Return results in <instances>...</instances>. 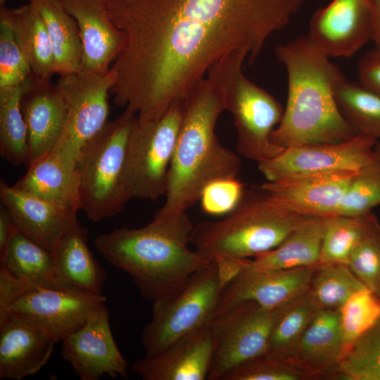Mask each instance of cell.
Masks as SVG:
<instances>
[{"label": "cell", "mask_w": 380, "mask_h": 380, "mask_svg": "<svg viewBox=\"0 0 380 380\" xmlns=\"http://www.w3.org/2000/svg\"><path fill=\"white\" fill-rule=\"evenodd\" d=\"M125 37L111 65L114 104L141 121L160 118L225 56L253 63L305 0H103Z\"/></svg>", "instance_id": "6da1fadb"}, {"label": "cell", "mask_w": 380, "mask_h": 380, "mask_svg": "<svg viewBox=\"0 0 380 380\" xmlns=\"http://www.w3.org/2000/svg\"><path fill=\"white\" fill-rule=\"evenodd\" d=\"M288 77V96L281 122L272 134L282 148L350 140L357 134L342 115L335 90L346 79L340 68L318 50L308 35L274 49Z\"/></svg>", "instance_id": "7a4b0ae2"}, {"label": "cell", "mask_w": 380, "mask_h": 380, "mask_svg": "<svg viewBox=\"0 0 380 380\" xmlns=\"http://www.w3.org/2000/svg\"><path fill=\"white\" fill-rule=\"evenodd\" d=\"M194 226L186 212L154 215L143 227L115 228L98 235L94 244L110 264L132 277L144 299L154 301L212 262L189 248Z\"/></svg>", "instance_id": "3957f363"}, {"label": "cell", "mask_w": 380, "mask_h": 380, "mask_svg": "<svg viewBox=\"0 0 380 380\" xmlns=\"http://www.w3.org/2000/svg\"><path fill=\"white\" fill-rule=\"evenodd\" d=\"M225 111L220 89L207 77L182 101V117L168 172L163 205L155 213L168 216L186 212L212 182L236 177L241 158L222 145L215 132Z\"/></svg>", "instance_id": "277c9868"}, {"label": "cell", "mask_w": 380, "mask_h": 380, "mask_svg": "<svg viewBox=\"0 0 380 380\" xmlns=\"http://www.w3.org/2000/svg\"><path fill=\"white\" fill-rule=\"evenodd\" d=\"M303 217L284 209L261 185L253 186L222 219L194 225L190 244L212 262L249 259L278 246Z\"/></svg>", "instance_id": "5b68a950"}, {"label": "cell", "mask_w": 380, "mask_h": 380, "mask_svg": "<svg viewBox=\"0 0 380 380\" xmlns=\"http://www.w3.org/2000/svg\"><path fill=\"white\" fill-rule=\"evenodd\" d=\"M246 60L244 53H231L214 63L206 74L222 91L225 110L232 116L237 152L259 164L272 159L284 149L274 144L271 137L284 109L274 97L244 75Z\"/></svg>", "instance_id": "8992f818"}, {"label": "cell", "mask_w": 380, "mask_h": 380, "mask_svg": "<svg viewBox=\"0 0 380 380\" xmlns=\"http://www.w3.org/2000/svg\"><path fill=\"white\" fill-rule=\"evenodd\" d=\"M137 118L125 108L108 121L80 155L76 168L80 210L93 222L119 214L129 201L122 179L129 136Z\"/></svg>", "instance_id": "52a82bcc"}, {"label": "cell", "mask_w": 380, "mask_h": 380, "mask_svg": "<svg viewBox=\"0 0 380 380\" xmlns=\"http://www.w3.org/2000/svg\"><path fill=\"white\" fill-rule=\"evenodd\" d=\"M222 286L219 266L213 261L173 293L153 301L152 318L141 336L145 355H156L208 325L215 314Z\"/></svg>", "instance_id": "ba28073f"}, {"label": "cell", "mask_w": 380, "mask_h": 380, "mask_svg": "<svg viewBox=\"0 0 380 380\" xmlns=\"http://www.w3.org/2000/svg\"><path fill=\"white\" fill-rule=\"evenodd\" d=\"M182 117V101L158 120L137 118L129 136L122 179L129 200L165 196Z\"/></svg>", "instance_id": "9c48e42d"}, {"label": "cell", "mask_w": 380, "mask_h": 380, "mask_svg": "<svg viewBox=\"0 0 380 380\" xmlns=\"http://www.w3.org/2000/svg\"><path fill=\"white\" fill-rule=\"evenodd\" d=\"M278 309L243 300L215 313L208 324L212 355L207 379L220 380L233 367L264 355Z\"/></svg>", "instance_id": "30bf717a"}, {"label": "cell", "mask_w": 380, "mask_h": 380, "mask_svg": "<svg viewBox=\"0 0 380 380\" xmlns=\"http://www.w3.org/2000/svg\"><path fill=\"white\" fill-rule=\"evenodd\" d=\"M114 83L110 69L103 74L80 71L59 77L56 83L67 115L63 133L51 151L70 166L76 168L83 148L108 122V95Z\"/></svg>", "instance_id": "8fae6325"}, {"label": "cell", "mask_w": 380, "mask_h": 380, "mask_svg": "<svg viewBox=\"0 0 380 380\" xmlns=\"http://www.w3.org/2000/svg\"><path fill=\"white\" fill-rule=\"evenodd\" d=\"M377 141L357 134L340 143L284 148L272 159L258 164V170L269 182L312 172L358 171L377 159Z\"/></svg>", "instance_id": "7c38bea8"}, {"label": "cell", "mask_w": 380, "mask_h": 380, "mask_svg": "<svg viewBox=\"0 0 380 380\" xmlns=\"http://www.w3.org/2000/svg\"><path fill=\"white\" fill-rule=\"evenodd\" d=\"M374 35L369 0H331L318 8L309 22L308 37L331 58L351 57Z\"/></svg>", "instance_id": "4fadbf2b"}, {"label": "cell", "mask_w": 380, "mask_h": 380, "mask_svg": "<svg viewBox=\"0 0 380 380\" xmlns=\"http://www.w3.org/2000/svg\"><path fill=\"white\" fill-rule=\"evenodd\" d=\"M61 354L82 380L128 376V362L113 339L106 303L89 316L77 331L62 340Z\"/></svg>", "instance_id": "5bb4252c"}, {"label": "cell", "mask_w": 380, "mask_h": 380, "mask_svg": "<svg viewBox=\"0 0 380 380\" xmlns=\"http://www.w3.org/2000/svg\"><path fill=\"white\" fill-rule=\"evenodd\" d=\"M106 302L103 294L37 286L16 299L7 315L15 312L32 318L57 343L80 329Z\"/></svg>", "instance_id": "9a60e30c"}, {"label": "cell", "mask_w": 380, "mask_h": 380, "mask_svg": "<svg viewBox=\"0 0 380 380\" xmlns=\"http://www.w3.org/2000/svg\"><path fill=\"white\" fill-rule=\"evenodd\" d=\"M357 171L312 172L284 177L261 186L279 205L305 217L335 215L346 191Z\"/></svg>", "instance_id": "2e32d148"}, {"label": "cell", "mask_w": 380, "mask_h": 380, "mask_svg": "<svg viewBox=\"0 0 380 380\" xmlns=\"http://www.w3.org/2000/svg\"><path fill=\"white\" fill-rule=\"evenodd\" d=\"M315 266L267 270L241 267L222 286L215 314L243 300L267 309L280 308L307 291Z\"/></svg>", "instance_id": "e0dca14e"}, {"label": "cell", "mask_w": 380, "mask_h": 380, "mask_svg": "<svg viewBox=\"0 0 380 380\" xmlns=\"http://www.w3.org/2000/svg\"><path fill=\"white\" fill-rule=\"evenodd\" d=\"M56 343L34 319L9 312L0 321V379L20 380L37 373Z\"/></svg>", "instance_id": "ac0fdd59"}, {"label": "cell", "mask_w": 380, "mask_h": 380, "mask_svg": "<svg viewBox=\"0 0 380 380\" xmlns=\"http://www.w3.org/2000/svg\"><path fill=\"white\" fill-rule=\"evenodd\" d=\"M76 20L82 43L81 71L108 72L122 51L125 37L112 22L103 0H61Z\"/></svg>", "instance_id": "d6986e66"}, {"label": "cell", "mask_w": 380, "mask_h": 380, "mask_svg": "<svg viewBox=\"0 0 380 380\" xmlns=\"http://www.w3.org/2000/svg\"><path fill=\"white\" fill-rule=\"evenodd\" d=\"M211 355L208 324L156 355L137 360L131 369L144 380H204L208 378Z\"/></svg>", "instance_id": "ffe728a7"}, {"label": "cell", "mask_w": 380, "mask_h": 380, "mask_svg": "<svg viewBox=\"0 0 380 380\" xmlns=\"http://www.w3.org/2000/svg\"><path fill=\"white\" fill-rule=\"evenodd\" d=\"M21 110L28 132L29 166L54 148L64 129L67 109L56 84L33 74L22 96Z\"/></svg>", "instance_id": "44dd1931"}, {"label": "cell", "mask_w": 380, "mask_h": 380, "mask_svg": "<svg viewBox=\"0 0 380 380\" xmlns=\"http://www.w3.org/2000/svg\"><path fill=\"white\" fill-rule=\"evenodd\" d=\"M2 204L16 228L52 253L58 239L77 213L66 210L32 194L0 182Z\"/></svg>", "instance_id": "7402d4cb"}, {"label": "cell", "mask_w": 380, "mask_h": 380, "mask_svg": "<svg viewBox=\"0 0 380 380\" xmlns=\"http://www.w3.org/2000/svg\"><path fill=\"white\" fill-rule=\"evenodd\" d=\"M344 355L338 310H319L289 360L308 379L332 377Z\"/></svg>", "instance_id": "603a6c76"}, {"label": "cell", "mask_w": 380, "mask_h": 380, "mask_svg": "<svg viewBox=\"0 0 380 380\" xmlns=\"http://www.w3.org/2000/svg\"><path fill=\"white\" fill-rule=\"evenodd\" d=\"M52 253L58 279L65 289L103 294L106 272L87 246V230L76 217Z\"/></svg>", "instance_id": "cb8c5ba5"}, {"label": "cell", "mask_w": 380, "mask_h": 380, "mask_svg": "<svg viewBox=\"0 0 380 380\" xmlns=\"http://www.w3.org/2000/svg\"><path fill=\"white\" fill-rule=\"evenodd\" d=\"M326 217H303L278 246L252 259H246L242 268L289 270L317 265Z\"/></svg>", "instance_id": "d4e9b609"}, {"label": "cell", "mask_w": 380, "mask_h": 380, "mask_svg": "<svg viewBox=\"0 0 380 380\" xmlns=\"http://www.w3.org/2000/svg\"><path fill=\"white\" fill-rule=\"evenodd\" d=\"M13 186L70 212L80 210V182L77 168L53 151L28 167Z\"/></svg>", "instance_id": "484cf974"}, {"label": "cell", "mask_w": 380, "mask_h": 380, "mask_svg": "<svg viewBox=\"0 0 380 380\" xmlns=\"http://www.w3.org/2000/svg\"><path fill=\"white\" fill-rule=\"evenodd\" d=\"M0 19L11 27L32 73L42 80L55 75L53 56L44 20L33 2L15 8L1 6Z\"/></svg>", "instance_id": "4316f807"}, {"label": "cell", "mask_w": 380, "mask_h": 380, "mask_svg": "<svg viewBox=\"0 0 380 380\" xmlns=\"http://www.w3.org/2000/svg\"><path fill=\"white\" fill-rule=\"evenodd\" d=\"M47 30L53 56L54 73L59 77L81 71L82 43L75 18L61 0H32Z\"/></svg>", "instance_id": "83f0119b"}, {"label": "cell", "mask_w": 380, "mask_h": 380, "mask_svg": "<svg viewBox=\"0 0 380 380\" xmlns=\"http://www.w3.org/2000/svg\"><path fill=\"white\" fill-rule=\"evenodd\" d=\"M0 261L17 278L44 288L65 289L58 279L53 253L18 229Z\"/></svg>", "instance_id": "f1b7e54d"}, {"label": "cell", "mask_w": 380, "mask_h": 380, "mask_svg": "<svg viewBox=\"0 0 380 380\" xmlns=\"http://www.w3.org/2000/svg\"><path fill=\"white\" fill-rule=\"evenodd\" d=\"M32 79L33 73L20 84L0 87V153L5 160L15 166L29 165L28 132L21 99Z\"/></svg>", "instance_id": "f546056e"}, {"label": "cell", "mask_w": 380, "mask_h": 380, "mask_svg": "<svg viewBox=\"0 0 380 380\" xmlns=\"http://www.w3.org/2000/svg\"><path fill=\"white\" fill-rule=\"evenodd\" d=\"M317 310L307 292L279 308L264 355L289 362Z\"/></svg>", "instance_id": "4dcf8cb0"}, {"label": "cell", "mask_w": 380, "mask_h": 380, "mask_svg": "<svg viewBox=\"0 0 380 380\" xmlns=\"http://www.w3.org/2000/svg\"><path fill=\"white\" fill-rule=\"evenodd\" d=\"M378 223L372 212L355 216L327 217L319 263L348 265L353 250Z\"/></svg>", "instance_id": "1f68e13d"}, {"label": "cell", "mask_w": 380, "mask_h": 380, "mask_svg": "<svg viewBox=\"0 0 380 380\" xmlns=\"http://www.w3.org/2000/svg\"><path fill=\"white\" fill-rule=\"evenodd\" d=\"M338 108L357 134L380 140V93L346 78L336 88Z\"/></svg>", "instance_id": "d6a6232c"}, {"label": "cell", "mask_w": 380, "mask_h": 380, "mask_svg": "<svg viewBox=\"0 0 380 380\" xmlns=\"http://www.w3.org/2000/svg\"><path fill=\"white\" fill-rule=\"evenodd\" d=\"M364 287L348 265L318 263L306 292L318 310H338L352 294Z\"/></svg>", "instance_id": "836d02e7"}, {"label": "cell", "mask_w": 380, "mask_h": 380, "mask_svg": "<svg viewBox=\"0 0 380 380\" xmlns=\"http://www.w3.org/2000/svg\"><path fill=\"white\" fill-rule=\"evenodd\" d=\"M331 378L380 380V317L346 353Z\"/></svg>", "instance_id": "e575fe53"}, {"label": "cell", "mask_w": 380, "mask_h": 380, "mask_svg": "<svg viewBox=\"0 0 380 380\" xmlns=\"http://www.w3.org/2000/svg\"><path fill=\"white\" fill-rule=\"evenodd\" d=\"M338 310L345 355L380 317V298L364 287L352 294Z\"/></svg>", "instance_id": "d590c367"}, {"label": "cell", "mask_w": 380, "mask_h": 380, "mask_svg": "<svg viewBox=\"0 0 380 380\" xmlns=\"http://www.w3.org/2000/svg\"><path fill=\"white\" fill-rule=\"evenodd\" d=\"M379 205L380 160L377 158L355 173L334 215H361Z\"/></svg>", "instance_id": "8d00e7d4"}, {"label": "cell", "mask_w": 380, "mask_h": 380, "mask_svg": "<svg viewBox=\"0 0 380 380\" xmlns=\"http://www.w3.org/2000/svg\"><path fill=\"white\" fill-rule=\"evenodd\" d=\"M348 265L364 286L380 298L379 223L353 250Z\"/></svg>", "instance_id": "74e56055"}, {"label": "cell", "mask_w": 380, "mask_h": 380, "mask_svg": "<svg viewBox=\"0 0 380 380\" xmlns=\"http://www.w3.org/2000/svg\"><path fill=\"white\" fill-rule=\"evenodd\" d=\"M304 379L308 378L291 362L262 355L233 367L220 380Z\"/></svg>", "instance_id": "f35d334b"}, {"label": "cell", "mask_w": 380, "mask_h": 380, "mask_svg": "<svg viewBox=\"0 0 380 380\" xmlns=\"http://www.w3.org/2000/svg\"><path fill=\"white\" fill-rule=\"evenodd\" d=\"M32 73L11 27L0 19V87L20 84Z\"/></svg>", "instance_id": "ab89813d"}, {"label": "cell", "mask_w": 380, "mask_h": 380, "mask_svg": "<svg viewBox=\"0 0 380 380\" xmlns=\"http://www.w3.org/2000/svg\"><path fill=\"white\" fill-rule=\"evenodd\" d=\"M244 191V184L236 177L220 179L205 188L199 201L205 213L225 215L236 207Z\"/></svg>", "instance_id": "60d3db41"}, {"label": "cell", "mask_w": 380, "mask_h": 380, "mask_svg": "<svg viewBox=\"0 0 380 380\" xmlns=\"http://www.w3.org/2000/svg\"><path fill=\"white\" fill-rule=\"evenodd\" d=\"M37 286H39L14 277L4 266L1 265L0 321L5 318L10 306L16 299Z\"/></svg>", "instance_id": "b9f144b4"}, {"label": "cell", "mask_w": 380, "mask_h": 380, "mask_svg": "<svg viewBox=\"0 0 380 380\" xmlns=\"http://www.w3.org/2000/svg\"><path fill=\"white\" fill-rule=\"evenodd\" d=\"M358 82L380 93V46L365 53L357 63Z\"/></svg>", "instance_id": "7bdbcfd3"}, {"label": "cell", "mask_w": 380, "mask_h": 380, "mask_svg": "<svg viewBox=\"0 0 380 380\" xmlns=\"http://www.w3.org/2000/svg\"><path fill=\"white\" fill-rule=\"evenodd\" d=\"M9 213L4 205L0 208V255L6 250L10 239L17 230Z\"/></svg>", "instance_id": "ee69618b"}, {"label": "cell", "mask_w": 380, "mask_h": 380, "mask_svg": "<svg viewBox=\"0 0 380 380\" xmlns=\"http://www.w3.org/2000/svg\"><path fill=\"white\" fill-rule=\"evenodd\" d=\"M374 18V35L372 42L380 46V0H369Z\"/></svg>", "instance_id": "f6af8a7d"}, {"label": "cell", "mask_w": 380, "mask_h": 380, "mask_svg": "<svg viewBox=\"0 0 380 380\" xmlns=\"http://www.w3.org/2000/svg\"><path fill=\"white\" fill-rule=\"evenodd\" d=\"M375 154L379 160H380V141H377L374 147Z\"/></svg>", "instance_id": "bcb514c9"}, {"label": "cell", "mask_w": 380, "mask_h": 380, "mask_svg": "<svg viewBox=\"0 0 380 380\" xmlns=\"http://www.w3.org/2000/svg\"><path fill=\"white\" fill-rule=\"evenodd\" d=\"M7 0H0V5H1V6H4V4L6 2Z\"/></svg>", "instance_id": "7dc6e473"}, {"label": "cell", "mask_w": 380, "mask_h": 380, "mask_svg": "<svg viewBox=\"0 0 380 380\" xmlns=\"http://www.w3.org/2000/svg\"><path fill=\"white\" fill-rule=\"evenodd\" d=\"M29 2L31 1L32 0H27Z\"/></svg>", "instance_id": "c3c4849f"}]
</instances>
